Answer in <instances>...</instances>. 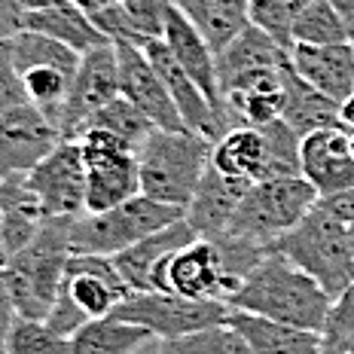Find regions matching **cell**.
I'll return each instance as SVG.
<instances>
[{
  "label": "cell",
  "mask_w": 354,
  "mask_h": 354,
  "mask_svg": "<svg viewBox=\"0 0 354 354\" xmlns=\"http://www.w3.org/2000/svg\"><path fill=\"white\" fill-rule=\"evenodd\" d=\"M226 306L266 321L321 333L324 324H327L330 306H333V297L312 275H306L299 266H293L287 257L272 250L245 281L235 287Z\"/></svg>",
  "instance_id": "cell-1"
},
{
  "label": "cell",
  "mask_w": 354,
  "mask_h": 354,
  "mask_svg": "<svg viewBox=\"0 0 354 354\" xmlns=\"http://www.w3.org/2000/svg\"><path fill=\"white\" fill-rule=\"evenodd\" d=\"M58 144V129L34 104L0 113V177H28Z\"/></svg>",
  "instance_id": "cell-13"
},
{
  "label": "cell",
  "mask_w": 354,
  "mask_h": 354,
  "mask_svg": "<svg viewBox=\"0 0 354 354\" xmlns=\"http://www.w3.org/2000/svg\"><path fill=\"white\" fill-rule=\"evenodd\" d=\"M232 308L223 299H187L165 290H147L129 293V299L113 312V318L138 324L150 330L153 339H180L198 330L226 324Z\"/></svg>",
  "instance_id": "cell-8"
},
{
  "label": "cell",
  "mask_w": 354,
  "mask_h": 354,
  "mask_svg": "<svg viewBox=\"0 0 354 354\" xmlns=\"http://www.w3.org/2000/svg\"><path fill=\"white\" fill-rule=\"evenodd\" d=\"M68 3H73L80 12H86V16L92 19V16H98V12L104 10V6L110 3V0H68Z\"/></svg>",
  "instance_id": "cell-44"
},
{
  "label": "cell",
  "mask_w": 354,
  "mask_h": 354,
  "mask_svg": "<svg viewBox=\"0 0 354 354\" xmlns=\"http://www.w3.org/2000/svg\"><path fill=\"white\" fill-rule=\"evenodd\" d=\"M321 205L327 211H333L339 220L354 223V187L345 189V193H339V196H333V198H321Z\"/></svg>",
  "instance_id": "cell-41"
},
{
  "label": "cell",
  "mask_w": 354,
  "mask_h": 354,
  "mask_svg": "<svg viewBox=\"0 0 354 354\" xmlns=\"http://www.w3.org/2000/svg\"><path fill=\"white\" fill-rule=\"evenodd\" d=\"M302 6H306V0H250V25L266 31L284 49H290L293 21H297Z\"/></svg>",
  "instance_id": "cell-35"
},
{
  "label": "cell",
  "mask_w": 354,
  "mask_h": 354,
  "mask_svg": "<svg viewBox=\"0 0 354 354\" xmlns=\"http://www.w3.org/2000/svg\"><path fill=\"white\" fill-rule=\"evenodd\" d=\"M156 290L187 299H230L232 284L226 278L223 257L214 239H196L171 254L156 272Z\"/></svg>",
  "instance_id": "cell-11"
},
{
  "label": "cell",
  "mask_w": 354,
  "mask_h": 354,
  "mask_svg": "<svg viewBox=\"0 0 354 354\" xmlns=\"http://www.w3.org/2000/svg\"><path fill=\"white\" fill-rule=\"evenodd\" d=\"M25 180L43 202L46 217H83L86 214L88 174L80 141H62Z\"/></svg>",
  "instance_id": "cell-12"
},
{
  "label": "cell",
  "mask_w": 354,
  "mask_h": 354,
  "mask_svg": "<svg viewBox=\"0 0 354 354\" xmlns=\"http://www.w3.org/2000/svg\"><path fill=\"white\" fill-rule=\"evenodd\" d=\"M168 10L171 0H122V3H107L98 16H92V21L113 43L144 46L147 40L165 37Z\"/></svg>",
  "instance_id": "cell-23"
},
{
  "label": "cell",
  "mask_w": 354,
  "mask_h": 354,
  "mask_svg": "<svg viewBox=\"0 0 354 354\" xmlns=\"http://www.w3.org/2000/svg\"><path fill=\"white\" fill-rule=\"evenodd\" d=\"M25 31L46 34V37H53V40L64 43V46H71L73 53H80V55L92 53V49L104 46V43H113L104 31H98V25H95L86 12H80L73 3L25 12Z\"/></svg>",
  "instance_id": "cell-26"
},
{
  "label": "cell",
  "mask_w": 354,
  "mask_h": 354,
  "mask_svg": "<svg viewBox=\"0 0 354 354\" xmlns=\"http://www.w3.org/2000/svg\"><path fill=\"white\" fill-rule=\"evenodd\" d=\"M110 3H122V0H110Z\"/></svg>",
  "instance_id": "cell-49"
},
{
  "label": "cell",
  "mask_w": 354,
  "mask_h": 354,
  "mask_svg": "<svg viewBox=\"0 0 354 354\" xmlns=\"http://www.w3.org/2000/svg\"><path fill=\"white\" fill-rule=\"evenodd\" d=\"M19 104H31L25 95V86H21V77L12 64V58L6 49H0V113L19 107Z\"/></svg>",
  "instance_id": "cell-37"
},
{
  "label": "cell",
  "mask_w": 354,
  "mask_h": 354,
  "mask_svg": "<svg viewBox=\"0 0 354 354\" xmlns=\"http://www.w3.org/2000/svg\"><path fill=\"white\" fill-rule=\"evenodd\" d=\"M162 40L168 43V49H171L174 58L180 62V68L193 77V83L202 88V95L208 98V104L217 110V116L223 120L226 131H232L230 116H226V104H223V92H220L217 53H214V49L208 46V40L193 28V21L177 10L174 0H171V10H168L165 37H162Z\"/></svg>",
  "instance_id": "cell-18"
},
{
  "label": "cell",
  "mask_w": 354,
  "mask_h": 354,
  "mask_svg": "<svg viewBox=\"0 0 354 354\" xmlns=\"http://www.w3.org/2000/svg\"><path fill=\"white\" fill-rule=\"evenodd\" d=\"M293 71L315 86L336 104L354 95V46L351 43H333V46H290Z\"/></svg>",
  "instance_id": "cell-21"
},
{
  "label": "cell",
  "mask_w": 354,
  "mask_h": 354,
  "mask_svg": "<svg viewBox=\"0 0 354 354\" xmlns=\"http://www.w3.org/2000/svg\"><path fill=\"white\" fill-rule=\"evenodd\" d=\"M86 129H104V131H110V135L122 138V141L138 153V150H141V144L153 135V131H156V122H153L141 107H135L129 98H122V95H120V98L110 101L107 107H101L98 113L86 122ZM80 138H83V135H80Z\"/></svg>",
  "instance_id": "cell-30"
},
{
  "label": "cell",
  "mask_w": 354,
  "mask_h": 354,
  "mask_svg": "<svg viewBox=\"0 0 354 354\" xmlns=\"http://www.w3.org/2000/svg\"><path fill=\"white\" fill-rule=\"evenodd\" d=\"M272 250L299 266L306 275H312L333 299L354 281L348 223L339 220L333 211H327L321 202L308 211V217L299 226L281 235Z\"/></svg>",
  "instance_id": "cell-4"
},
{
  "label": "cell",
  "mask_w": 354,
  "mask_h": 354,
  "mask_svg": "<svg viewBox=\"0 0 354 354\" xmlns=\"http://www.w3.org/2000/svg\"><path fill=\"white\" fill-rule=\"evenodd\" d=\"M263 138H266V171L263 180H278V177H302V135L290 129L284 120H275L269 125H263Z\"/></svg>",
  "instance_id": "cell-32"
},
{
  "label": "cell",
  "mask_w": 354,
  "mask_h": 354,
  "mask_svg": "<svg viewBox=\"0 0 354 354\" xmlns=\"http://www.w3.org/2000/svg\"><path fill=\"white\" fill-rule=\"evenodd\" d=\"M156 354H254L248 339L230 324L198 330L180 339H162Z\"/></svg>",
  "instance_id": "cell-33"
},
{
  "label": "cell",
  "mask_w": 354,
  "mask_h": 354,
  "mask_svg": "<svg viewBox=\"0 0 354 354\" xmlns=\"http://www.w3.org/2000/svg\"><path fill=\"white\" fill-rule=\"evenodd\" d=\"M330 3L336 6L339 19L345 25V34H348V43L354 46V0H330Z\"/></svg>",
  "instance_id": "cell-42"
},
{
  "label": "cell",
  "mask_w": 354,
  "mask_h": 354,
  "mask_svg": "<svg viewBox=\"0 0 354 354\" xmlns=\"http://www.w3.org/2000/svg\"><path fill=\"white\" fill-rule=\"evenodd\" d=\"M302 177L315 187L318 198H333L354 187V150L351 135L336 129H321L302 138Z\"/></svg>",
  "instance_id": "cell-17"
},
{
  "label": "cell",
  "mask_w": 354,
  "mask_h": 354,
  "mask_svg": "<svg viewBox=\"0 0 354 354\" xmlns=\"http://www.w3.org/2000/svg\"><path fill=\"white\" fill-rule=\"evenodd\" d=\"M339 125H342L348 135H354V95L339 104Z\"/></svg>",
  "instance_id": "cell-43"
},
{
  "label": "cell",
  "mask_w": 354,
  "mask_h": 354,
  "mask_svg": "<svg viewBox=\"0 0 354 354\" xmlns=\"http://www.w3.org/2000/svg\"><path fill=\"white\" fill-rule=\"evenodd\" d=\"M0 245L6 257H16L34 241L46 223V211L25 177H0Z\"/></svg>",
  "instance_id": "cell-22"
},
{
  "label": "cell",
  "mask_w": 354,
  "mask_h": 354,
  "mask_svg": "<svg viewBox=\"0 0 354 354\" xmlns=\"http://www.w3.org/2000/svg\"><path fill=\"white\" fill-rule=\"evenodd\" d=\"M254 187L245 177H230L208 165L202 183H198L193 202L187 205V223L193 226L196 239H217L230 230L241 198Z\"/></svg>",
  "instance_id": "cell-19"
},
{
  "label": "cell",
  "mask_w": 354,
  "mask_h": 354,
  "mask_svg": "<svg viewBox=\"0 0 354 354\" xmlns=\"http://www.w3.org/2000/svg\"><path fill=\"white\" fill-rule=\"evenodd\" d=\"M348 235H351V254H354V223H348Z\"/></svg>",
  "instance_id": "cell-48"
},
{
  "label": "cell",
  "mask_w": 354,
  "mask_h": 354,
  "mask_svg": "<svg viewBox=\"0 0 354 354\" xmlns=\"http://www.w3.org/2000/svg\"><path fill=\"white\" fill-rule=\"evenodd\" d=\"M318 202L321 198L306 177L260 180L241 198L230 230L223 235H235L241 241H250V245L272 250V245L281 235L290 232L293 226H299Z\"/></svg>",
  "instance_id": "cell-5"
},
{
  "label": "cell",
  "mask_w": 354,
  "mask_h": 354,
  "mask_svg": "<svg viewBox=\"0 0 354 354\" xmlns=\"http://www.w3.org/2000/svg\"><path fill=\"white\" fill-rule=\"evenodd\" d=\"M150 339V330L110 315L80 327L71 336V354H138Z\"/></svg>",
  "instance_id": "cell-29"
},
{
  "label": "cell",
  "mask_w": 354,
  "mask_h": 354,
  "mask_svg": "<svg viewBox=\"0 0 354 354\" xmlns=\"http://www.w3.org/2000/svg\"><path fill=\"white\" fill-rule=\"evenodd\" d=\"M183 217H187V211L177 208V205L156 202L150 196H135L110 211L83 214V217L73 220L71 250L73 254L116 257L138 241H144L147 235L165 230Z\"/></svg>",
  "instance_id": "cell-7"
},
{
  "label": "cell",
  "mask_w": 354,
  "mask_h": 354,
  "mask_svg": "<svg viewBox=\"0 0 354 354\" xmlns=\"http://www.w3.org/2000/svg\"><path fill=\"white\" fill-rule=\"evenodd\" d=\"M120 95V62H116L113 43H104V46L86 53L80 58L68 104H64L62 122H58L62 141H80L86 122Z\"/></svg>",
  "instance_id": "cell-10"
},
{
  "label": "cell",
  "mask_w": 354,
  "mask_h": 354,
  "mask_svg": "<svg viewBox=\"0 0 354 354\" xmlns=\"http://www.w3.org/2000/svg\"><path fill=\"white\" fill-rule=\"evenodd\" d=\"M0 223H3V217H0Z\"/></svg>",
  "instance_id": "cell-51"
},
{
  "label": "cell",
  "mask_w": 354,
  "mask_h": 354,
  "mask_svg": "<svg viewBox=\"0 0 354 354\" xmlns=\"http://www.w3.org/2000/svg\"><path fill=\"white\" fill-rule=\"evenodd\" d=\"M62 293L68 297L88 321L110 318L129 299V284L122 281L113 257L73 254L64 272Z\"/></svg>",
  "instance_id": "cell-14"
},
{
  "label": "cell",
  "mask_w": 354,
  "mask_h": 354,
  "mask_svg": "<svg viewBox=\"0 0 354 354\" xmlns=\"http://www.w3.org/2000/svg\"><path fill=\"white\" fill-rule=\"evenodd\" d=\"M339 354H354V333L342 342V348H339Z\"/></svg>",
  "instance_id": "cell-46"
},
{
  "label": "cell",
  "mask_w": 354,
  "mask_h": 354,
  "mask_svg": "<svg viewBox=\"0 0 354 354\" xmlns=\"http://www.w3.org/2000/svg\"><path fill=\"white\" fill-rule=\"evenodd\" d=\"M10 263V257H6V250H3V245H0V266H6Z\"/></svg>",
  "instance_id": "cell-47"
},
{
  "label": "cell",
  "mask_w": 354,
  "mask_h": 354,
  "mask_svg": "<svg viewBox=\"0 0 354 354\" xmlns=\"http://www.w3.org/2000/svg\"><path fill=\"white\" fill-rule=\"evenodd\" d=\"M141 49L147 53L150 64L162 77V83H165L177 113H180L183 125H187V131H193V135L205 138V141L217 144L220 138L226 135V125L217 116V110L208 104V98L202 95V88L193 83V77L180 68V62H177L174 53L168 49V43L165 40H147Z\"/></svg>",
  "instance_id": "cell-15"
},
{
  "label": "cell",
  "mask_w": 354,
  "mask_h": 354,
  "mask_svg": "<svg viewBox=\"0 0 354 354\" xmlns=\"http://www.w3.org/2000/svg\"><path fill=\"white\" fill-rule=\"evenodd\" d=\"M333 46V43H348L345 25L339 19L336 6L330 0H306L293 21V46Z\"/></svg>",
  "instance_id": "cell-31"
},
{
  "label": "cell",
  "mask_w": 354,
  "mask_h": 354,
  "mask_svg": "<svg viewBox=\"0 0 354 354\" xmlns=\"http://www.w3.org/2000/svg\"><path fill=\"white\" fill-rule=\"evenodd\" d=\"M226 324L248 339L254 354H330L318 330L287 327V324L266 321L248 312H235V308Z\"/></svg>",
  "instance_id": "cell-24"
},
{
  "label": "cell",
  "mask_w": 354,
  "mask_h": 354,
  "mask_svg": "<svg viewBox=\"0 0 354 354\" xmlns=\"http://www.w3.org/2000/svg\"><path fill=\"white\" fill-rule=\"evenodd\" d=\"M211 150L214 144L193 135V131L156 129L138 150L141 196L187 211L211 165Z\"/></svg>",
  "instance_id": "cell-3"
},
{
  "label": "cell",
  "mask_w": 354,
  "mask_h": 354,
  "mask_svg": "<svg viewBox=\"0 0 354 354\" xmlns=\"http://www.w3.org/2000/svg\"><path fill=\"white\" fill-rule=\"evenodd\" d=\"M281 120L290 125L297 135H312L321 129H336L339 125V104L333 98H327L315 86H308L306 80L293 71V64L284 73V113Z\"/></svg>",
  "instance_id": "cell-27"
},
{
  "label": "cell",
  "mask_w": 354,
  "mask_h": 354,
  "mask_svg": "<svg viewBox=\"0 0 354 354\" xmlns=\"http://www.w3.org/2000/svg\"><path fill=\"white\" fill-rule=\"evenodd\" d=\"M351 150H354V135H351Z\"/></svg>",
  "instance_id": "cell-50"
},
{
  "label": "cell",
  "mask_w": 354,
  "mask_h": 354,
  "mask_svg": "<svg viewBox=\"0 0 354 354\" xmlns=\"http://www.w3.org/2000/svg\"><path fill=\"white\" fill-rule=\"evenodd\" d=\"M351 333H354V281L333 299L330 315H327V324H324V330H321V336H324V342H327L330 354H339L342 342Z\"/></svg>",
  "instance_id": "cell-36"
},
{
  "label": "cell",
  "mask_w": 354,
  "mask_h": 354,
  "mask_svg": "<svg viewBox=\"0 0 354 354\" xmlns=\"http://www.w3.org/2000/svg\"><path fill=\"white\" fill-rule=\"evenodd\" d=\"M25 31V6L19 0H0V49Z\"/></svg>",
  "instance_id": "cell-39"
},
{
  "label": "cell",
  "mask_w": 354,
  "mask_h": 354,
  "mask_svg": "<svg viewBox=\"0 0 354 354\" xmlns=\"http://www.w3.org/2000/svg\"><path fill=\"white\" fill-rule=\"evenodd\" d=\"M174 6L193 21L217 55L250 28V0H174Z\"/></svg>",
  "instance_id": "cell-25"
},
{
  "label": "cell",
  "mask_w": 354,
  "mask_h": 354,
  "mask_svg": "<svg viewBox=\"0 0 354 354\" xmlns=\"http://www.w3.org/2000/svg\"><path fill=\"white\" fill-rule=\"evenodd\" d=\"M116 46V62H120V92L129 98L135 107H141L156 129L165 131H187L180 113H177L171 95H168L165 83L150 64V58L141 46L135 43H113Z\"/></svg>",
  "instance_id": "cell-16"
},
{
  "label": "cell",
  "mask_w": 354,
  "mask_h": 354,
  "mask_svg": "<svg viewBox=\"0 0 354 354\" xmlns=\"http://www.w3.org/2000/svg\"><path fill=\"white\" fill-rule=\"evenodd\" d=\"M290 68V49L275 43L260 28H245L223 53L217 55V77L220 92L226 98L257 88H281L284 73Z\"/></svg>",
  "instance_id": "cell-9"
},
{
  "label": "cell",
  "mask_w": 354,
  "mask_h": 354,
  "mask_svg": "<svg viewBox=\"0 0 354 354\" xmlns=\"http://www.w3.org/2000/svg\"><path fill=\"white\" fill-rule=\"evenodd\" d=\"M6 354H71V339L55 333L46 321L16 318L6 339Z\"/></svg>",
  "instance_id": "cell-34"
},
{
  "label": "cell",
  "mask_w": 354,
  "mask_h": 354,
  "mask_svg": "<svg viewBox=\"0 0 354 354\" xmlns=\"http://www.w3.org/2000/svg\"><path fill=\"white\" fill-rule=\"evenodd\" d=\"M211 165L230 177H245L250 183H260L266 171V138L260 129L239 125L226 131L211 150Z\"/></svg>",
  "instance_id": "cell-28"
},
{
  "label": "cell",
  "mask_w": 354,
  "mask_h": 354,
  "mask_svg": "<svg viewBox=\"0 0 354 354\" xmlns=\"http://www.w3.org/2000/svg\"><path fill=\"white\" fill-rule=\"evenodd\" d=\"M19 3L25 6V12H31V10H46V6H62L68 0H19Z\"/></svg>",
  "instance_id": "cell-45"
},
{
  "label": "cell",
  "mask_w": 354,
  "mask_h": 354,
  "mask_svg": "<svg viewBox=\"0 0 354 354\" xmlns=\"http://www.w3.org/2000/svg\"><path fill=\"white\" fill-rule=\"evenodd\" d=\"M189 241H196V232L187 223V217H183L177 223L165 226V230L147 235L144 241L131 245L122 254H116L113 263L131 293H147V290H156V272L162 269V263L171 254H177L180 248H187Z\"/></svg>",
  "instance_id": "cell-20"
},
{
  "label": "cell",
  "mask_w": 354,
  "mask_h": 354,
  "mask_svg": "<svg viewBox=\"0 0 354 354\" xmlns=\"http://www.w3.org/2000/svg\"><path fill=\"white\" fill-rule=\"evenodd\" d=\"M77 217H46L34 241L6 263L10 293L19 318L46 321L64 284V272L73 257L71 232Z\"/></svg>",
  "instance_id": "cell-2"
},
{
  "label": "cell",
  "mask_w": 354,
  "mask_h": 354,
  "mask_svg": "<svg viewBox=\"0 0 354 354\" xmlns=\"http://www.w3.org/2000/svg\"><path fill=\"white\" fill-rule=\"evenodd\" d=\"M46 324L55 330V333H62V336H73L80 327H86L88 324V318L83 312H80L73 302L64 297V293H58V299H55V306H53V312H49V318H46Z\"/></svg>",
  "instance_id": "cell-38"
},
{
  "label": "cell",
  "mask_w": 354,
  "mask_h": 354,
  "mask_svg": "<svg viewBox=\"0 0 354 354\" xmlns=\"http://www.w3.org/2000/svg\"><path fill=\"white\" fill-rule=\"evenodd\" d=\"M3 49L10 53L12 64H16L28 101L58 129L83 55L73 53L64 43L53 40V37L37 34V31H21L19 37H12ZM58 135H62V131H58Z\"/></svg>",
  "instance_id": "cell-6"
},
{
  "label": "cell",
  "mask_w": 354,
  "mask_h": 354,
  "mask_svg": "<svg viewBox=\"0 0 354 354\" xmlns=\"http://www.w3.org/2000/svg\"><path fill=\"white\" fill-rule=\"evenodd\" d=\"M19 312L16 302H12L10 293V278H6V266H0V354H6V339H10V330L16 324Z\"/></svg>",
  "instance_id": "cell-40"
}]
</instances>
